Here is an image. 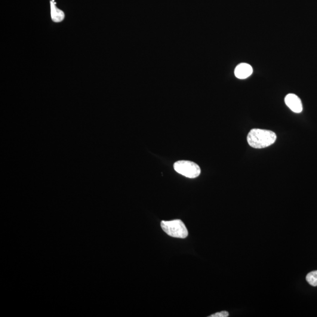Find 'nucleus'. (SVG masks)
Returning <instances> with one entry per match:
<instances>
[{"label": "nucleus", "mask_w": 317, "mask_h": 317, "mask_svg": "<svg viewBox=\"0 0 317 317\" xmlns=\"http://www.w3.org/2000/svg\"><path fill=\"white\" fill-rule=\"evenodd\" d=\"M306 280L313 287L317 286V270L310 272L308 274L306 277Z\"/></svg>", "instance_id": "obj_7"}, {"label": "nucleus", "mask_w": 317, "mask_h": 317, "mask_svg": "<svg viewBox=\"0 0 317 317\" xmlns=\"http://www.w3.org/2000/svg\"><path fill=\"white\" fill-rule=\"evenodd\" d=\"M51 8V17L55 23L63 22L66 18V14L61 9L57 7L55 0H50Z\"/></svg>", "instance_id": "obj_6"}, {"label": "nucleus", "mask_w": 317, "mask_h": 317, "mask_svg": "<svg viewBox=\"0 0 317 317\" xmlns=\"http://www.w3.org/2000/svg\"><path fill=\"white\" fill-rule=\"evenodd\" d=\"M253 68L247 63H241L236 67L235 74L237 78L241 79L247 78L253 73Z\"/></svg>", "instance_id": "obj_5"}, {"label": "nucleus", "mask_w": 317, "mask_h": 317, "mask_svg": "<svg viewBox=\"0 0 317 317\" xmlns=\"http://www.w3.org/2000/svg\"><path fill=\"white\" fill-rule=\"evenodd\" d=\"M229 314L228 312H226V311H223V312L214 314V315L209 317H229Z\"/></svg>", "instance_id": "obj_8"}, {"label": "nucleus", "mask_w": 317, "mask_h": 317, "mask_svg": "<svg viewBox=\"0 0 317 317\" xmlns=\"http://www.w3.org/2000/svg\"><path fill=\"white\" fill-rule=\"evenodd\" d=\"M174 167L177 173L188 178H196L201 173L199 166L191 161H177L175 163Z\"/></svg>", "instance_id": "obj_3"}, {"label": "nucleus", "mask_w": 317, "mask_h": 317, "mask_svg": "<svg viewBox=\"0 0 317 317\" xmlns=\"http://www.w3.org/2000/svg\"><path fill=\"white\" fill-rule=\"evenodd\" d=\"M161 227L168 235L173 238L185 239L188 236L185 224L180 220L162 221Z\"/></svg>", "instance_id": "obj_2"}, {"label": "nucleus", "mask_w": 317, "mask_h": 317, "mask_svg": "<svg viewBox=\"0 0 317 317\" xmlns=\"http://www.w3.org/2000/svg\"><path fill=\"white\" fill-rule=\"evenodd\" d=\"M285 103L292 112L299 113L302 112L303 105L300 98L294 94H289L285 97Z\"/></svg>", "instance_id": "obj_4"}, {"label": "nucleus", "mask_w": 317, "mask_h": 317, "mask_svg": "<svg viewBox=\"0 0 317 317\" xmlns=\"http://www.w3.org/2000/svg\"><path fill=\"white\" fill-rule=\"evenodd\" d=\"M247 142L255 149H263L272 145L277 140L275 132L265 129H253L247 137Z\"/></svg>", "instance_id": "obj_1"}]
</instances>
